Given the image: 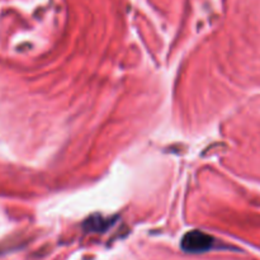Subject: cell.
Segmentation results:
<instances>
[{
  "mask_svg": "<svg viewBox=\"0 0 260 260\" xmlns=\"http://www.w3.org/2000/svg\"><path fill=\"white\" fill-rule=\"evenodd\" d=\"M183 250L190 254H201L212 250L216 246V239L203 231L193 230L185 234L180 243Z\"/></svg>",
  "mask_w": 260,
  "mask_h": 260,
  "instance_id": "1",
  "label": "cell"
},
{
  "mask_svg": "<svg viewBox=\"0 0 260 260\" xmlns=\"http://www.w3.org/2000/svg\"><path fill=\"white\" fill-rule=\"evenodd\" d=\"M108 225H111V222L108 223V220H104L101 216H98L96 220H94L93 217L89 218L85 222V229L90 233H103Z\"/></svg>",
  "mask_w": 260,
  "mask_h": 260,
  "instance_id": "2",
  "label": "cell"
}]
</instances>
